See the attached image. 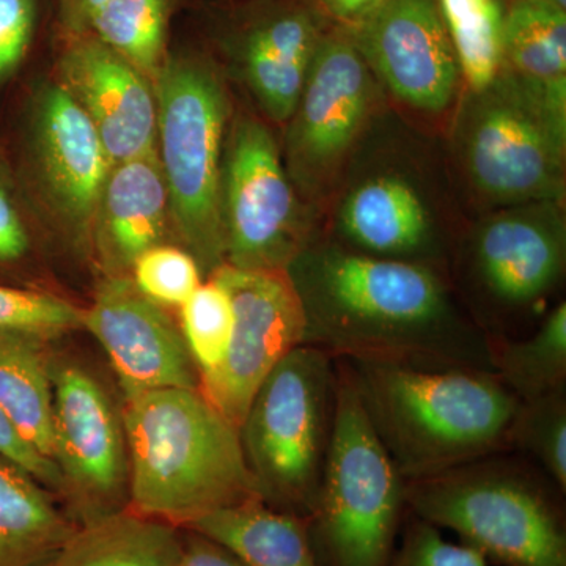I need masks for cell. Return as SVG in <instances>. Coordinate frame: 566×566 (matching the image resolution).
<instances>
[{"instance_id":"6da1fadb","label":"cell","mask_w":566,"mask_h":566,"mask_svg":"<svg viewBox=\"0 0 566 566\" xmlns=\"http://www.w3.org/2000/svg\"><path fill=\"white\" fill-rule=\"evenodd\" d=\"M285 271L303 305V345L334 359L494 374L493 342L458 312L430 264L316 244Z\"/></svg>"},{"instance_id":"7a4b0ae2","label":"cell","mask_w":566,"mask_h":566,"mask_svg":"<svg viewBox=\"0 0 566 566\" xmlns=\"http://www.w3.org/2000/svg\"><path fill=\"white\" fill-rule=\"evenodd\" d=\"M338 360L406 482L474 463L509 446L520 398L494 374Z\"/></svg>"},{"instance_id":"3957f363","label":"cell","mask_w":566,"mask_h":566,"mask_svg":"<svg viewBox=\"0 0 566 566\" xmlns=\"http://www.w3.org/2000/svg\"><path fill=\"white\" fill-rule=\"evenodd\" d=\"M128 509L192 526L223 506L259 499L240 431L199 389H159L126 400Z\"/></svg>"},{"instance_id":"277c9868","label":"cell","mask_w":566,"mask_h":566,"mask_svg":"<svg viewBox=\"0 0 566 566\" xmlns=\"http://www.w3.org/2000/svg\"><path fill=\"white\" fill-rule=\"evenodd\" d=\"M158 106L156 153L170 221L203 273L226 264L221 218L223 145L230 103L221 73L200 52H167L153 80Z\"/></svg>"},{"instance_id":"5b68a950","label":"cell","mask_w":566,"mask_h":566,"mask_svg":"<svg viewBox=\"0 0 566 566\" xmlns=\"http://www.w3.org/2000/svg\"><path fill=\"white\" fill-rule=\"evenodd\" d=\"M337 364L333 434L308 538L319 566H386L406 509V480Z\"/></svg>"},{"instance_id":"8992f818","label":"cell","mask_w":566,"mask_h":566,"mask_svg":"<svg viewBox=\"0 0 566 566\" xmlns=\"http://www.w3.org/2000/svg\"><path fill=\"white\" fill-rule=\"evenodd\" d=\"M337 364L300 345L253 395L240 441L264 504L307 520L315 509L333 434Z\"/></svg>"},{"instance_id":"52a82bcc","label":"cell","mask_w":566,"mask_h":566,"mask_svg":"<svg viewBox=\"0 0 566 566\" xmlns=\"http://www.w3.org/2000/svg\"><path fill=\"white\" fill-rule=\"evenodd\" d=\"M458 144L465 175L490 202H558L565 192L566 91L504 65L488 87L471 92Z\"/></svg>"},{"instance_id":"ba28073f","label":"cell","mask_w":566,"mask_h":566,"mask_svg":"<svg viewBox=\"0 0 566 566\" xmlns=\"http://www.w3.org/2000/svg\"><path fill=\"white\" fill-rule=\"evenodd\" d=\"M406 506L499 566H566L556 502L520 469L483 460L406 482Z\"/></svg>"},{"instance_id":"9c48e42d","label":"cell","mask_w":566,"mask_h":566,"mask_svg":"<svg viewBox=\"0 0 566 566\" xmlns=\"http://www.w3.org/2000/svg\"><path fill=\"white\" fill-rule=\"evenodd\" d=\"M221 218L226 264L238 270H286L311 245L281 148L252 115H238L227 132Z\"/></svg>"},{"instance_id":"30bf717a","label":"cell","mask_w":566,"mask_h":566,"mask_svg":"<svg viewBox=\"0 0 566 566\" xmlns=\"http://www.w3.org/2000/svg\"><path fill=\"white\" fill-rule=\"evenodd\" d=\"M52 460L62 475L63 510L77 526L129 505L123 416L87 367L51 357Z\"/></svg>"},{"instance_id":"8fae6325","label":"cell","mask_w":566,"mask_h":566,"mask_svg":"<svg viewBox=\"0 0 566 566\" xmlns=\"http://www.w3.org/2000/svg\"><path fill=\"white\" fill-rule=\"evenodd\" d=\"M371 71L340 28L324 31L289 123L285 169L294 188L322 196L340 174L370 114Z\"/></svg>"},{"instance_id":"7c38bea8","label":"cell","mask_w":566,"mask_h":566,"mask_svg":"<svg viewBox=\"0 0 566 566\" xmlns=\"http://www.w3.org/2000/svg\"><path fill=\"white\" fill-rule=\"evenodd\" d=\"M212 275L232 297L233 333L226 359L218 370L199 379V390L240 430L266 376L303 345V305L285 270H238L222 264Z\"/></svg>"},{"instance_id":"4fadbf2b","label":"cell","mask_w":566,"mask_h":566,"mask_svg":"<svg viewBox=\"0 0 566 566\" xmlns=\"http://www.w3.org/2000/svg\"><path fill=\"white\" fill-rule=\"evenodd\" d=\"M31 161L41 199L73 243L92 244L96 205L112 164L91 118L59 82L32 104Z\"/></svg>"},{"instance_id":"5bb4252c","label":"cell","mask_w":566,"mask_h":566,"mask_svg":"<svg viewBox=\"0 0 566 566\" xmlns=\"http://www.w3.org/2000/svg\"><path fill=\"white\" fill-rule=\"evenodd\" d=\"M345 32L398 102L438 114L455 99L461 74L438 0H387Z\"/></svg>"},{"instance_id":"9a60e30c","label":"cell","mask_w":566,"mask_h":566,"mask_svg":"<svg viewBox=\"0 0 566 566\" xmlns=\"http://www.w3.org/2000/svg\"><path fill=\"white\" fill-rule=\"evenodd\" d=\"M82 329L103 346L125 400L159 389H199V371L181 331L134 286L128 275H106Z\"/></svg>"},{"instance_id":"2e32d148","label":"cell","mask_w":566,"mask_h":566,"mask_svg":"<svg viewBox=\"0 0 566 566\" xmlns=\"http://www.w3.org/2000/svg\"><path fill=\"white\" fill-rule=\"evenodd\" d=\"M57 81L91 118L112 166L156 151L155 87L139 70L91 33L69 36Z\"/></svg>"},{"instance_id":"e0dca14e","label":"cell","mask_w":566,"mask_h":566,"mask_svg":"<svg viewBox=\"0 0 566 566\" xmlns=\"http://www.w3.org/2000/svg\"><path fill=\"white\" fill-rule=\"evenodd\" d=\"M565 256L557 202L515 205L490 216L472 243L476 282L505 311H523L545 300L564 275Z\"/></svg>"},{"instance_id":"ac0fdd59","label":"cell","mask_w":566,"mask_h":566,"mask_svg":"<svg viewBox=\"0 0 566 566\" xmlns=\"http://www.w3.org/2000/svg\"><path fill=\"white\" fill-rule=\"evenodd\" d=\"M304 0H253L229 33V51L270 120L292 118L324 29Z\"/></svg>"},{"instance_id":"d6986e66","label":"cell","mask_w":566,"mask_h":566,"mask_svg":"<svg viewBox=\"0 0 566 566\" xmlns=\"http://www.w3.org/2000/svg\"><path fill=\"white\" fill-rule=\"evenodd\" d=\"M170 200L158 153L114 164L92 227V248L106 275H126L153 245L163 244Z\"/></svg>"},{"instance_id":"ffe728a7","label":"cell","mask_w":566,"mask_h":566,"mask_svg":"<svg viewBox=\"0 0 566 566\" xmlns=\"http://www.w3.org/2000/svg\"><path fill=\"white\" fill-rule=\"evenodd\" d=\"M338 226L356 252L379 259L423 263L431 243L422 197L398 177L382 175L356 186L345 199Z\"/></svg>"},{"instance_id":"44dd1931","label":"cell","mask_w":566,"mask_h":566,"mask_svg":"<svg viewBox=\"0 0 566 566\" xmlns=\"http://www.w3.org/2000/svg\"><path fill=\"white\" fill-rule=\"evenodd\" d=\"M77 527L50 490L0 457V566H44Z\"/></svg>"},{"instance_id":"7402d4cb","label":"cell","mask_w":566,"mask_h":566,"mask_svg":"<svg viewBox=\"0 0 566 566\" xmlns=\"http://www.w3.org/2000/svg\"><path fill=\"white\" fill-rule=\"evenodd\" d=\"M185 528L214 539L248 566H319L307 521L260 499L223 506Z\"/></svg>"},{"instance_id":"603a6c76","label":"cell","mask_w":566,"mask_h":566,"mask_svg":"<svg viewBox=\"0 0 566 566\" xmlns=\"http://www.w3.org/2000/svg\"><path fill=\"white\" fill-rule=\"evenodd\" d=\"M181 528L125 509L76 528L44 566H178Z\"/></svg>"},{"instance_id":"cb8c5ba5","label":"cell","mask_w":566,"mask_h":566,"mask_svg":"<svg viewBox=\"0 0 566 566\" xmlns=\"http://www.w3.org/2000/svg\"><path fill=\"white\" fill-rule=\"evenodd\" d=\"M0 409L25 442L54 463L48 342L28 334L0 333Z\"/></svg>"},{"instance_id":"d4e9b609","label":"cell","mask_w":566,"mask_h":566,"mask_svg":"<svg viewBox=\"0 0 566 566\" xmlns=\"http://www.w3.org/2000/svg\"><path fill=\"white\" fill-rule=\"evenodd\" d=\"M504 65L543 87L566 91V10L546 0H513L504 17Z\"/></svg>"},{"instance_id":"484cf974","label":"cell","mask_w":566,"mask_h":566,"mask_svg":"<svg viewBox=\"0 0 566 566\" xmlns=\"http://www.w3.org/2000/svg\"><path fill=\"white\" fill-rule=\"evenodd\" d=\"M494 374L520 401L566 387V304L556 305L535 334L493 345Z\"/></svg>"},{"instance_id":"4316f807","label":"cell","mask_w":566,"mask_h":566,"mask_svg":"<svg viewBox=\"0 0 566 566\" xmlns=\"http://www.w3.org/2000/svg\"><path fill=\"white\" fill-rule=\"evenodd\" d=\"M175 6L177 0H109L88 33L153 81L169 52Z\"/></svg>"},{"instance_id":"83f0119b","label":"cell","mask_w":566,"mask_h":566,"mask_svg":"<svg viewBox=\"0 0 566 566\" xmlns=\"http://www.w3.org/2000/svg\"><path fill=\"white\" fill-rule=\"evenodd\" d=\"M447 35L471 92L488 87L504 69V17L499 0H438Z\"/></svg>"},{"instance_id":"f1b7e54d","label":"cell","mask_w":566,"mask_h":566,"mask_svg":"<svg viewBox=\"0 0 566 566\" xmlns=\"http://www.w3.org/2000/svg\"><path fill=\"white\" fill-rule=\"evenodd\" d=\"M565 390L520 401L509 433V446L534 458L560 493H566Z\"/></svg>"},{"instance_id":"f546056e","label":"cell","mask_w":566,"mask_h":566,"mask_svg":"<svg viewBox=\"0 0 566 566\" xmlns=\"http://www.w3.org/2000/svg\"><path fill=\"white\" fill-rule=\"evenodd\" d=\"M181 335L199 379L218 370L233 333V304L229 290L216 275L181 305Z\"/></svg>"},{"instance_id":"4dcf8cb0","label":"cell","mask_w":566,"mask_h":566,"mask_svg":"<svg viewBox=\"0 0 566 566\" xmlns=\"http://www.w3.org/2000/svg\"><path fill=\"white\" fill-rule=\"evenodd\" d=\"M84 308L55 294L0 285V333L33 335L57 340L82 329Z\"/></svg>"},{"instance_id":"1f68e13d","label":"cell","mask_w":566,"mask_h":566,"mask_svg":"<svg viewBox=\"0 0 566 566\" xmlns=\"http://www.w3.org/2000/svg\"><path fill=\"white\" fill-rule=\"evenodd\" d=\"M134 286L151 303L181 307L202 285V268L186 249L153 245L134 262Z\"/></svg>"},{"instance_id":"d6a6232c","label":"cell","mask_w":566,"mask_h":566,"mask_svg":"<svg viewBox=\"0 0 566 566\" xmlns=\"http://www.w3.org/2000/svg\"><path fill=\"white\" fill-rule=\"evenodd\" d=\"M386 566H494L485 556L464 545L452 543L441 528L416 517L406 527L400 545L395 546Z\"/></svg>"},{"instance_id":"836d02e7","label":"cell","mask_w":566,"mask_h":566,"mask_svg":"<svg viewBox=\"0 0 566 566\" xmlns=\"http://www.w3.org/2000/svg\"><path fill=\"white\" fill-rule=\"evenodd\" d=\"M35 24L36 0H0V81L20 66Z\"/></svg>"},{"instance_id":"e575fe53","label":"cell","mask_w":566,"mask_h":566,"mask_svg":"<svg viewBox=\"0 0 566 566\" xmlns=\"http://www.w3.org/2000/svg\"><path fill=\"white\" fill-rule=\"evenodd\" d=\"M0 457L7 458L11 463L20 465L29 472L41 485L50 490L52 494H62V475L57 465L51 460L40 455L25 439L18 433L17 428L10 422L9 417L0 409Z\"/></svg>"},{"instance_id":"d590c367","label":"cell","mask_w":566,"mask_h":566,"mask_svg":"<svg viewBox=\"0 0 566 566\" xmlns=\"http://www.w3.org/2000/svg\"><path fill=\"white\" fill-rule=\"evenodd\" d=\"M31 248L25 223L9 192L0 186V264L14 263Z\"/></svg>"},{"instance_id":"8d00e7d4","label":"cell","mask_w":566,"mask_h":566,"mask_svg":"<svg viewBox=\"0 0 566 566\" xmlns=\"http://www.w3.org/2000/svg\"><path fill=\"white\" fill-rule=\"evenodd\" d=\"M178 566H248L232 551L219 545L214 539L208 538L193 531L181 528V553Z\"/></svg>"},{"instance_id":"74e56055","label":"cell","mask_w":566,"mask_h":566,"mask_svg":"<svg viewBox=\"0 0 566 566\" xmlns=\"http://www.w3.org/2000/svg\"><path fill=\"white\" fill-rule=\"evenodd\" d=\"M386 2L387 0H318L316 9L323 18L334 21L337 24L335 28L349 31L368 20Z\"/></svg>"},{"instance_id":"f35d334b","label":"cell","mask_w":566,"mask_h":566,"mask_svg":"<svg viewBox=\"0 0 566 566\" xmlns=\"http://www.w3.org/2000/svg\"><path fill=\"white\" fill-rule=\"evenodd\" d=\"M109 0H55L59 21L66 36L85 35L93 18Z\"/></svg>"},{"instance_id":"ab89813d","label":"cell","mask_w":566,"mask_h":566,"mask_svg":"<svg viewBox=\"0 0 566 566\" xmlns=\"http://www.w3.org/2000/svg\"><path fill=\"white\" fill-rule=\"evenodd\" d=\"M546 2L553 3V6L560 7V9L566 10V0H546Z\"/></svg>"}]
</instances>
